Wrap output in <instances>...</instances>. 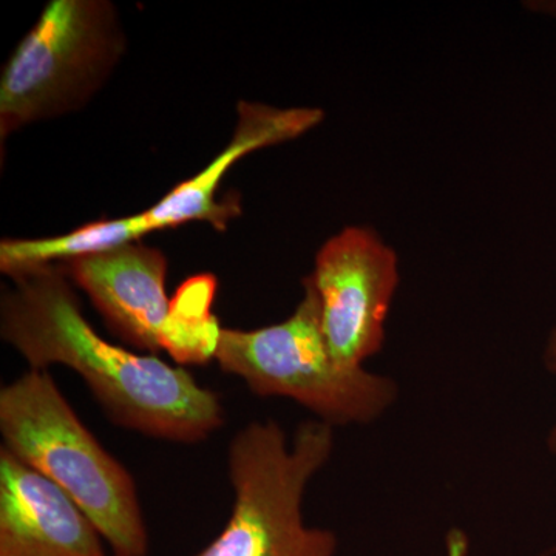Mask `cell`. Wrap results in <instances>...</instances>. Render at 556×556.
Here are the masks:
<instances>
[{
    "mask_svg": "<svg viewBox=\"0 0 556 556\" xmlns=\"http://www.w3.org/2000/svg\"><path fill=\"white\" fill-rule=\"evenodd\" d=\"M101 540L61 486L0 448V556H108Z\"/></svg>",
    "mask_w": 556,
    "mask_h": 556,
    "instance_id": "cell-9",
    "label": "cell"
},
{
    "mask_svg": "<svg viewBox=\"0 0 556 556\" xmlns=\"http://www.w3.org/2000/svg\"><path fill=\"white\" fill-rule=\"evenodd\" d=\"M237 113L239 119L233 137L217 159L195 177L172 189L152 207L130 217L89 223L65 236L3 240L0 243V270L13 277L39 266L58 265L80 255L108 251L144 239L156 230L178 228L190 222H204L217 230H226L241 214L239 201L217 199L219 186L230 167L255 150L302 137L325 118L320 109H278L248 101L240 102Z\"/></svg>",
    "mask_w": 556,
    "mask_h": 556,
    "instance_id": "cell-5",
    "label": "cell"
},
{
    "mask_svg": "<svg viewBox=\"0 0 556 556\" xmlns=\"http://www.w3.org/2000/svg\"><path fill=\"white\" fill-rule=\"evenodd\" d=\"M313 288L321 328L339 364L362 368L386 343V324L399 281L396 251L367 226L340 230L318 249Z\"/></svg>",
    "mask_w": 556,
    "mask_h": 556,
    "instance_id": "cell-7",
    "label": "cell"
},
{
    "mask_svg": "<svg viewBox=\"0 0 556 556\" xmlns=\"http://www.w3.org/2000/svg\"><path fill=\"white\" fill-rule=\"evenodd\" d=\"M302 283L305 294L287 320L251 331L223 328L215 361L223 371L243 380L251 393L291 399L328 426L375 422L396 402V382L336 361L316 294Z\"/></svg>",
    "mask_w": 556,
    "mask_h": 556,
    "instance_id": "cell-4",
    "label": "cell"
},
{
    "mask_svg": "<svg viewBox=\"0 0 556 556\" xmlns=\"http://www.w3.org/2000/svg\"><path fill=\"white\" fill-rule=\"evenodd\" d=\"M126 49L105 0H51L0 79V138L75 112L101 89Z\"/></svg>",
    "mask_w": 556,
    "mask_h": 556,
    "instance_id": "cell-6",
    "label": "cell"
},
{
    "mask_svg": "<svg viewBox=\"0 0 556 556\" xmlns=\"http://www.w3.org/2000/svg\"><path fill=\"white\" fill-rule=\"evenodd\" d=\"M113 556H119V555H113Z\"/></svg>",
    "mask_w": 556,
    "mask_h": 556,
    "instance_id": "cell-13",
    "label": "cell"
},
{
    "mask_svg": "<svg viewBox=\"0 0 556 556\" xmlns=\"http://www.w3.org/2000/svg\"><path fill=\"white\" fill-rule=\"evenodd\" d=\"M445 546H447V556H467L468 540L466 533L457 529L450 530Z\"/></svg>",
    "mask_w": 556,
    "mask_h": 556,
    "instance_id": "cell-12",
    "label": "cell"
},
{
    "mask_svg": "<svg viewBox=\"0 0 556 556\" xmlns=\"http://www.w3.org/2000/svg\"><path fill=\"white\" fill-rule=\"evenodd\" d=\"M62 265L119 339L149 353L163 350L172 300L166 292L169 263L160 249L138 240Z\"/></svg>",
    "mask_w": 556,
    "mask_h": 556,
    "instance_id": "cell-8",
    "label": "cell"
},
{
    "mask_svg": "<svg viewBox=\"0 0 556 556\" xmlns=\"http://www.w3.org/2000/svg\"><path fill=\"white\" fill-rule=\"evenodd\" d=\"M0 434L2 447L78 504L113 555L148 554L134 477L84 426L49 369H28L2 387Z\"/></svg>",
    "mask_w": 556,
    "mask_h": 556,
    "instance_id": "cell-2",
    "label": "cell"
},
{
    "mask_svg": "<svg viewBox=\"0 0 556 556\" xmlns=\"http://www.w3.org/2000/svg\"><path fill=\"white\" fill-rule=\"evenodd\" d=\"M11 280L0 300V336L30 369H73L115 426L144 437L199 444L223 427L218 394L188 369L101 338L62 266H39Z\"/></svg>",
    "mask_w": 556,
    "mask_h": 556,
    "instance_id": "cell-1",
    "label": "cell"
},
{
    "mask_svg": "<svg viewBox=\"0 0 556 556\" xmlns=\"http://www.w3.org/2000/svg\"><path fill=\"white\" fill-rule=\"evenodd\" d=\"M334 445V427L317 419L300 424L291 441L274 420L240 428L228 447L232 511L199 556H336L334 532L303 515L309 482Z\"/></svg>",
    "mask_w": 556,
    "mask_h": 556,
    "instance_id": "cell-3",
    "label": "cell"
},
{
    "mask_svg": "<svg viewBox=\"0 0 556 556\" xmlns=\"http://www.w3.org/2000/svg\"><path fill=\"white\" fill-rule=\"evenodd\" d=\"M544 361H546L548 371L556 376V327L552 329L551 336H548ZM547 445L548 450L556 455V424L548 433Z\"/></svg>",
    "mask_w": 556,
    "mask_h": 556,
    "instance_id": "cell-11",
    "label": "cell"
},
{
    "mask_svg": "<svg viewBox=\"0 0 556 556\" xmlns=\"http://www.w3.org/2000/svg\"><path fill=\"white\" fill-rule=\"evenodd\" d=\"M217 281L212 276L190 278L172 299L170 317L161 348L179 365H203L217 353L222 327L211 313Z\"/></svg>",
    "mask_w": 556,
    "mask_h": 556,
    "instance_id": "cell-10",
    "label": "cell"
}]
</instances>
